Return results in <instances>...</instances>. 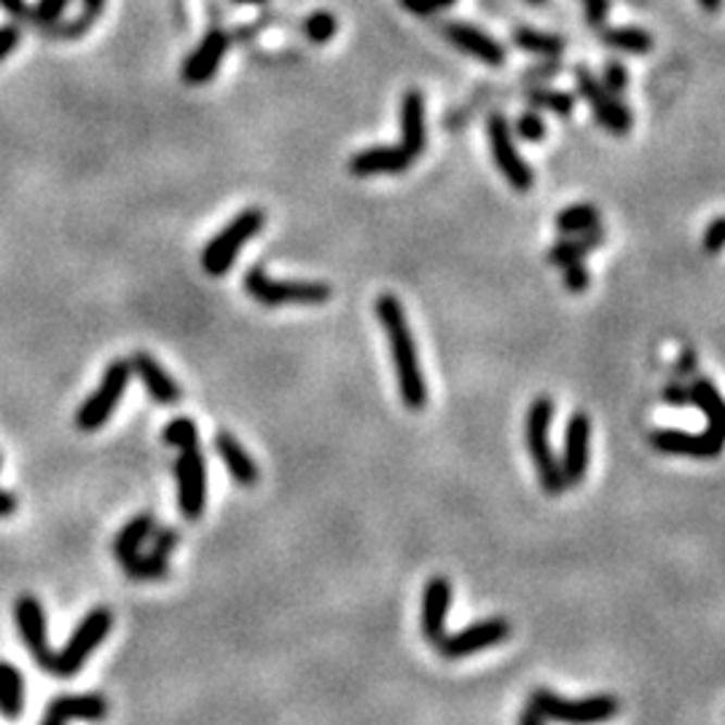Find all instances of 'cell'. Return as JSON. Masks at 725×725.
<instances>
[{
    "label": "cell",
    "mask_w": 725,
    "mask_h": 725,
    "mask_svg": "<svg viewBox=\"0 0 725 725\" xmlns=\"http://www.w3.org/2000/svg\"><path fill=\"white\" fill-rule=\"evenodd\" d=\"M175 482H178V511L188 522H197L208 505V462L199 447L180 449L175 460Z\"/></svg>",
    "instance_id": "9"
},
{
    "label": "cell",
    "mask_w": 725,
    "mask_h": 725,
    "mask_svg": "<svg viewBox=\"0 0 725 725\" xmlns=\"http://www.w3.org/2000/svg\"><path fill=\"white\" fill-rule=\"evenodd\" d=\"M153 527H157V518H153L151 513H137L135 518H129V522L118 529L116 538H113V557H116L118 562H127L129 557L140 553L142 543L151 538Z\"/></svg>",
    "instance_id": "25"
},
{
    "label": "cell",
    "mask_w": 725,
    "mask_h": 725,
    "mask_svg": "<svg viewBox=\"0 0 725 725\" xmlns=\"http://www.w3.org/2000/svg\"><path fill=\"white\" fill-rule=\"evenodd\" d=\"M398 3L403 5V9L409 11V14H414V16H433V14H438V3L436 0H398Z\"/></svg>",
    "instance_id": "44"
},
{
    "label": "cell",
    "mask_w": 725,
    "mask_h": 725,
    "mask_svg": "<svg viewBox=\"0 0 725 725\" xmlns=\"http://www.w3.org/2000/svg\"><path fill=\"white\" fill-rule=\"evenodd\" d=\"M452 580L443 578V575H436V578L427 580L425 591H422V635H425L427 642L436 648L441 642L443 635H447V621H449V610H452Z\"/></svg>",
    "instance_id": "16"
},
{
    "label": "cell",
    "mask_w": 725,
    "mask_h": 725,
    "mask_svg": "<svg viewBox=\"0 0 725 725\" xmlns=\"http://www.w3.org/2000/svg\"><path fill=\"white\" fill-rule=\"evenodd\" d=\"M599 221H602V215H599L597 204L578 202V204H570V208H564L562 213L557 215V228L564 234V237H567V234L591 232L593 226H599Z\"/></svg>",
    "instance_id": "30"
},
{
    "label": "cell",
    "mask_w": 725,
    "mask_h": 725,
    "mask_svg": "<svg viewBox=\"0 0 725 725\" xmlns=\"http://www.w3.org/2000/svg\"><path fill=\"white\" fill-rule=\"evenodd\" d=\"M414 164V157L403 146H371L355 153L347 164L355 178H374V175H401Z\"/></svg>",
    "instance_id": "18"
},
{
    "label": "cell",
    "mask_w": 725,
    "mask_h": 725,
    "mask_svg": "<svg viewBox=\"0 0 725 725\" xmlns=\"http://www.w3.org/2000/svg\"><path fill=\"white\" fill-rule=\"evenodd\" d=\"M527 3H535V5H538V3H546V0H527Z\"/></svg>",
    "instance_id": "53"
},
{
    "label": "cell",
    "mask_w": 725,
    "mask_h": 725,
    "mask_svg": "<svg viewBox=\"0 0 725 725\" xmlns=\"http://www.w3.org/2000/svg\"><path fill=\"white\" fill-rule=\"evenodd\" d=\"M513 43H516L518 49L529 51V54L543 57V60H557L564 51L562 38L553 36V33H540L535 30V27H516V30H513Z\"/></svg>",
    "instance_id": "28"
},
{
    "label": "cell",
    "mask_w": 725,
    "mask_h": 725,
    "mask_svg": "<svg viewBox=\"0 0 725 725\" xmlns=\"http://www.w3.org/2000/svg\"><path fill=\"white\" fill-rule=\"evenodd\" d=\"M602 239H604L602 226H593L591 232L584 234H567V237H562L551 250H548L546 261L551 266H559V270H562V266L573 264V261H584L586 255L599 248Z\"/></svg>",
    "instance_id": "24"
},
{
    "label": "cell",
    "mask_w": 725,
    "mask_h": 725,
    "mask_svg": "<svg viewBox=\"0 0 725 725\" xmlns=\"http://www.w3.org/2000/svg\"><path fill=\"white\" fill-rule=\"evenodd\" d=\"M527 707L538 712L546 723L557 725H604L621 712V701L615 696L599 693L586 696V699H564L546 688L533 690Z\"/></svg>",
    "instance_id": "2"
},
{
    "label": "cell",
    "mask_w": 725,
    "mask_h": 725,
    "mask_svg": "<svg viewBox=\"0 0 725 725\" xmlns=\"http://www.w3.org/2000/svg\"><path fill=\"white\" fill-rule=\"evenodd\" d=\"M557 414V407L548 396H538L527 409V422H524V438H527L529 457L535 462V471H538L540 487L546 495L557 498L564 489L562 471H559V457L551 447V422Z\"/></svg>",
    "instance_id": "3"
},
{
    "label": "cell",
    "mask_w": 725,
    "mask_h": 725,
    "mask_svg": "<svg viewBox=\"0 0 725 725\" xmlns=\"http://www.w3.org/2000/svg\"><path fill=\"white\" fill-rule=\"evenodd\" d=\"M162 441L173 449H191L199 447V430L197 422L191 416H175L173 422H167L162 430Z\"/></svg>",
    "instance_id": "33"
},
{
    "label": "cell",
    "mask_w": 725,
    "mask_h": 725,
    "mask_svg": "<svg viewBox=\"0 0 725 725\" xmlns=\"http://www.w3.org/2000/svg\"><path fill=\"white\" fill-rule=\"evenodd\" d=\"M529 105L543 108V111L557 113V116H570L575 111V95L562 89H548V87H538L527 91Z\"/></svg>",
    "instance_id": "32"
},
{
    "label": "cell",
    "mask_w": 725,
    "mask_h": 725,
    "mask_svg": "<svg viewBox=\"0 0 725 725\" xmlns=\"http://www.w3.org/2000/svg\"><path fill=\"white\" fill-rule=\"evenodd\" d=\"M0 9L16 22H27V14H30V5L27 0H0Z\"/></svg>",
    "instance_id": "45"
},
{
    "label": "cell",
    "mask_w": 725,
    "mask_h": 725,
    "mask_svg": "<svg viewBox=\"0 0 725 725\" xmlns=\"http://www.w3.org/2000/svg\"><path fill=\"white\" fill-rule=\"evenodd\" d=\"M71 0H38L36 5H30V14H27V22L38 27V30H49L51 25H57L62 16V11L67 9Z\"/></svg>",
    "instance_id": "35"
},
{
    "label": "cell",
    "mask_w": 725,
    "mask_h": 725,
    "mask_svg": "<svg viewBox=\"0 0 725 725\" xmlns=\"http://www.w3.org/2000/svg\"><path fill=\"white\" fill-rule=\"evenodd\" d=\"M487 135H489V148H492V159L502 173V178L511 183V188L527 193L535 186V173L527 162L518 153L516 142H513V129L508 124L505 116L492 113L487 122Z\"/></svg>",
    "instance_id": "8"
},
{
    "label": "cell",
    "mask_w": 725,
    "mask_h": 725,
    "mask_svg": "<svg viewBox=\"0 0 725 725\" xmlns=\"http://www.w3.org/2000/svg\"><path fill=\"white\" fill-rule=\"evenodd\" d=\"M401 146L414 159L422 157L427 148L425 97L416 89H409L401 100Z\"/></svg>",
    "instance_id": "22"
},
{
    "label": "cell",
    "mask_w": 725,
    "mask_h": 725,
    "mask_svg": "<svg viewBox=\"0 0 725 725\" xmlns=\"http://www.w3.org/2000/svg\"><path fill=\"white\" fill-rule=\"evenodd\" d=\"M232 3H237V5H259V3H266V0H232Z\"/></svg>",
    "instance_id": "50"
},
{
    "label": "cell",
    "mask_w": 725,
    "mask_h": 725,
    "mask_svg": "<svg viewBox=\"0 0 725 725\" xmlns=\"http://www.w3.org/2000/svg\"><path fill=\"white\" fill-rule=\"evenodd\" d=\"M129 379H133V365H129V361L116 358V361L108 363L100 387H97L95 392H89L87 401L82 403V409H78L76 416H73L78 430L82 433L100 430V427L111 420L113 411L118 409V403H122L124 392H127L129 387Z\"/></svg>",
    "instance_id": "7"
},
{
    "label": "cell",
    "mask_w": 725,
    "mask_h": 725,
    "mask_svg": "<svg viewBox=\"0 0 725 725\" xmlns=\"http://www.w3.org/2000/svg\"><path fill=\"white\" fill-rule=\"evenodd\" d=\"M14 618L27 653L36 659V664L41 666L43 672H51L54 653H51L49 637H46V613L41 599L33 597V593H22L14 602Z\"/></svg>",
    "instance_id": "13"
},
{
    "label": "cell",
    "mask_w": 725,
    "mask_h": 725,
    "mask_svg": "<svg viewBox=\"0 0 725 725\" xmlns=\"http://www.w3.org/2000/svg\"><path fill=\"white\" fill-rule=\"evenodd\" d=\"M562 283L570 293H584L591 285V274L586 270L584 261H573V264L562 266Z\"/></svg>",
    "instance_id": "37"
},
{
    "label": "cell",
    "mask_w": 725,
    "mask_h": 725,
    "mask_svg": "<svg viewBox=\"0 0 725 725\" xmlns=\"http://www.w3.org/2000/svg\"><path fill=\"white\" fill-rule=\"evenodd\" d=\"M699 5L704 11H710V14H717V11H723L725 0H699Z\"/></svg>",
    "instance_id": "49"
},
{
    "label": "cell",
    "mask_w": 725,
    "mask_h": 725,
    "mask_svg": "<svg viewBox=\"0 0 725 725\" xmlns=\"http://www.w3.org/2000/svg\"><path fill=\"white\" fill-rule=\"evenodd\" d=\"M441 33L447 41H452L457 49L465 51V54H471L473 60L484 62V65H492V67L505 65V51H502V46L495 41L492 36H487L484 30H478V27L467 25V22H447V25L441 27Z\"/></svg>",
    "instance_id": "19"
},
{
    "label": "cell",
    "mask_w": 725,
    "mask_h": 725,
    "mask_svg": "<svg viewBox=\"0 0 725 725\" xmlns=\"http://www.w3.org/2000/svg\"><path fill=\"white\" fill-rule=\"evenodd\" d=\"M508 637H511V624L505 618H484L454 632V635H443L436 650L447 661H460L467 659V655L482 653V650L498 648Z\"/></svg>",
    "instance_id": "10"
},
{
    "label": "cell",
    "mask_w": 725,
    "mask_h": 725,
    "mask_svg": "<svg viewBox=\"0 0 725 725\" xmlns=\"http://www.w3.org/2000/svg\"><path fill=\"white\" fill-rule=\"evenodd\" d=\"M518 725H546V721L538 715V712H533L527 707V710H524L522 715H518Z\"/></svg>",
    "instance_id": "48"
},
{
    "label": "cell",
    "mask_w": 725,
    "mask_h": 725,
    "mask_svg": "<svg viewBox=\"0 0 725 725\" xmlns=\"http://www.w3.org/2000/svg\"><path fill=\"white\" fill-rule=\"evenodd\" d=\"M599 82H602V87L608 89L610 95L618 97L621 91L629 87V73H626V67L621 65V62L613 60V62H608V65H604L602 78H599Z\"/></svg>",
    "instance_id": "38"
},
{
    "label": "cell",
    "mask_w": 725,
    "mask_h": 725,
    "mask_svg": "<svg viewBox=\"0 0 725 725\" xmlns=\"http://www.w3.org/2000/svg\"><path fill=\"white\" fill-rule=\"evenodd\" d=\"M228 51V36L224 30H210L208 36L199 41L197 49L186 57L180 65V82L188 87H202L210 84L218 73L221 62H224Z\"/></svg>",
    "instance_id": "15"
},
{
    "label": "cell",
    "mask_w": 725,
    "mask_h": 725,
    "mask_svg": "<svg viewBox=\"0 0 725 725\" xmlns=\"http://www.w3.org/2000/svg\"><path fill=\"white\" fill-rule=\"evenodd\" d=\"M113 629V613L108 608H91L87 615L82 618V624L73 629V635L67 637L65 648L60 653H54L51 661L49 675L57 677H73L76 672H82V666L87 664L89 655L105 642V637Z\"/></svg>",
    "instance_id": "6"
},
{
    "label": "cell",
    "mask_w": 725,
    "mask_h": 725,
    "mask_svg": "<svg viewBox=\"0 0 725 725\" xmlns=\"http://www.w3.org/2000/svg\"><path fill=\"white\" fill-rule=\"evenodd\" d=\"M336 30H339V22H336V16L330 14V11H312L304 20V25H301V33H304L307 41L317 46L328 43L330 38L336 36Z\"/></svg>",
    "instance_id": "34"
},
{
    "label": "cell",
    "mask_w": 725,
    "mask_h": 725,
    "mask_svg": "<svg viewBox=\"0 0 725 725\" xmlns=\"http://www.w3.org/2000/svg\"><path fill=\"white\" fill-rule=\"evenodd\" d=\"M213 447H215V452H218L221 462L226 465V471L232 473V478L239 484V487L248 489V487H255V484H259V478H261L259 465H255L253 454H250L248 449H245L242 443L237 441V436H234V433L221 430L218 436H215Z\"/></svg>",
    "instance_id": "21"
},
{
    "label": "cell",
    "mask_w": 725,
    "mask_h": 725,
    "mask_svg": "<svg viewBox=\"0 0 725 725\" xmlns=\"http://www.w3.org/2000/svg\"><path fill=\"white\" fill-rule=\"evenodd\" d=\"M102 9H105V0H84V14L76 16L67 25H51L49 30H43V36L49 38H62V41H76L84 38L91 30L97 20H100Z\"/></svg>",
    "instance_id": "29"
},
{
    "label": "cell",
    "mask_w": 725,
    "mask_h": 725,
    "mask_svg": "<svg viewBox=\"0 0 725 725\" xmlns=\"http://www.w3.org/2000/svg\"><path fill=\"white\" fill-rule=\"evenodd\" d=\"M111 707H108V699L100 693H65L57 696V699L49 701L43 715L54 717L60 723H100L105 721Z\"/></svg>",
    "instance_id": "20"
},
{
    "label": "cell",
    "mask_w": 725,
    "mask_h": 725,
    "mask_svg": "<svg viewBox=\"0 0 725 725\" xmlns=\"http://www.w3.org/2000/svg\"><path fill=\"white\" fill-rule=\"evenodd\" d=\"M584 3V11H586V22L593 27L602 25L604 20H608V11H610V0H580Z\"/></svg>",
    "instance_id": "43"
},
{
    "label": "cell",
    "mask_w": 725,
    "mask_h": 725,
    "mask_svg": "<svg viewBox=\"0 0 725 725\" xmlns=\"http://www.w3.org/2000/svg\"><path fill=\"white\" fill-rule=\"evenodd\" d=\"M25 710V677L9 661H0V715L16 721Z\"/></svg>",
    "instance_id": "26"
},
{
    "label": "cell",
    "mask_w": 725,
    "mask_h": 725,
    "mask_svg": "<svg viewBox=\"0 0 725 725\" xmlns=\"http://www.w3.org/2000/svg\"><path fill=\"white\" fill-rule=\"evenodd\" d=\"M436 3H438V9H449V5H454L457 0H436Z\"/></svg>",
    "instance_id": "52"
},
{
    "label": "cell",
    "mask_w": 725,
    "mask_h": 725,
    "mask_svg": "<svg viewBox=\"0 0 725 725\" xmlns=\"http://www.w3.org/2000/svg\"><path fill=\"white\" fill-rule=\"evenodd\" d=\"M129 365H133V376L142 382V387H146L153 403H159V407H175V403H180V385L151 352H133Z\"/></svg>",
    "instance_id": "17"
},
{
    "label": "cell",
    "mask_w": 725,
    "mask_h": 725,
    "mask_svg": "<svg viewBox=\"0 0 725 725\" xmlns=\"http://www.w3.org/2000/svg\"><path fill=\"white\" fill-rule=\"evenodd\" d=\"M664 403H670V407H677V409L690 407L688 385H680V382H672V385H666L664 387Z\"/></svg>",
    "instance_id": "42"
},
{
    "label": "cell",
    "mask_w": 725,
    "mask_h": 725,
    "mask_svg": "<svg viewBox=\"0 0 725 725\" xmlns=\"http://www.w3.org/2000/svg\"><path fill=\"white\" fill-rule=\"evenodd\" d=\"M41 725H65V723H60V721H54V717H49V715H43V721Z\"/></svg>",
    "instance_id": "51"
},
{
    "label": "cell",
    "mask_w": 725,
    "mask_h": 725,
    "mask_svg": "<svg viewBox=\"0 0 725 725\" xmlns=\"http://www.w3.org/2000/svg\"><path fill=\"white\" fill-rule=\"evenodd\" d=\"M153 543L151 551L153 553H162V557H170V553L175 551V548H178V540H180V535L175 533L173 527H153V533H151V538H148Z\"/></svg>",
    "instance_id": "40"
},
{
    "label": "cell",
    "mask_w": 725,
    "mask_h": 725,
    "mask_svg": "<svg viewBox=\"0 0 725 725\" xmlns=\"http://www.w3.org/2000/svg\"><path fill=\"white\" fill-rule=\"evenodd\" d=\"M575 84H578L580 97L593 108V116H597L599 127L608 129V133L613 135L629 133L632 124H635L632 111L618 100V97L610 95L591 71H586V67H575Z\"/></svg>",
    "instance_id": "11"
},
{
    "label": "cell",
    "mask_w": 725,
    "mask_h": 725,
    "mask_svg": "<svg viewBox=\"0 0 725 725\" xmlns=\"http://www.w3.org/2000/svg\"><path fill=\"white\" fill-rule=\"evenodd\" d=\"M374 312L387 334V347H390L392 368H396L403 407L409 411H422L427 407V382L425 374H422L420 355H416L414 334H411L409 328L407 310H403L398 296L382 293L379 299H376Z\"/></svg>",
    "instance_id": "1"
},
{
    "label": "cell",
    "mask_w": 725,
    "mask_h": 725,
    "mask_svg": "<svg viewBox=\"0 0 725 725\" xmlns=\"http://www.w3.org/2000/svg\"><path fill=\"white\" fill-rule=\"evenodd\" d=\"M650 447L661 454L693 457V460H712L725 452V438L704 433H685V430H655L650 433Z\"/></svg>",
    "instance_id": "14"
},
{
    "label": "cell",
    "mask_w": 725,
    "mask_h": 725,
    "mask_svg": "<svg viewBox=\"0 0 725 725\" xmlns=\"http://www.w3.org/2000/svg\"><path fill=\"white\" fill-rule=\"evenodd\" d=\"M14 513H16V498L11 492H5V489H0V518L14 516Z\"/></svg>",
    "instance_id": "46"
},
{
    "label": "cell",
    "mask_w": 725,
    "mask_h": 725,
    "mask_svg": "<svg viewBox=\"0 0 725 725\" xmlns=\"http://www.w3.org/2000/svg\"><path fill=\"white\" fill-rule=\"evenodd\" d=\"M22 41V27L16 22H9V25H0V62L5 57H11V51L16 49Z\"/></svg>",
    "instance_id": "41"
},
{
    "label": "cell",
    "mask_w": 725,
    "mask_h": 725,
    "mask_svg": "<svg viewBox=\"0 0 725 725\" xmlns=\"http://www.w3.org/2000/svg\"><path fill=\"white\" fill-rule=\"evenodd\" d=\"M688 390L690 407H696L707 416V430H710L712 436L725 438V398L721 396V390H717L707 376H693Z\"/></svg>",
    "instance_id": "23"
},
{
    "label": "cell",
    "mask_w": 725,
    "mask_h": 725,
    "mask_svg": "<svg viewBox=\"0 0 725 725\" xmlns=\"http://www.w3.org/2000/svg\"><path fill=\"white\" fill-rule=\"evenodd\" d=\"M0 467H3V457H0Z\"/></svg>",
    "instance_id": "54"
},
{
    "label": "cell",
    "mask_w": 725,
    "mask_h": 725,
    "mask_svg": "<svg viewBox=\"0 0 725 725\" xmlns=\"http://www.w3.org/2000/svg\"><path fill=\"white\" fill-rule=\"evenodd\" d=\"M546 133H548L546 122L540 118V113H535V111L518 113L516 124H513V135L524 142H540L546 137Z\"/></svg>",
    "instance_id": "36"
},
{
    "label": "cell",
    "mask_w": 725,
    "mask_h": 725,
    "mask_svg": "<svg viewBox=\"0 0 725 725\" xmlns=\"http://www.w3.org/2000/svg\"><path fill=\"white\" fill-rule=\"evenodd\" d=\"M266 224V213L261 208H245L242 213L234 215L228 224L204 245L202 250V270L210 277H224L232 272L234 261H237L239 250L259 237V232Z\"/></svg>",
    "instance_id": "4"
},
{
    "label": "cell",
    "mask_w": 725,
    "mask_h": 725,
    "mask_svg": "<svg viewBox=\"0 0 725 725\" xmlns=\"http://www.w3.org/2000/svg\"><path fill=\"white\" fill-rule=\"evenodd\" d=\"M591 460V420L584 411H575L564 427L562 457H559V471H562L564 487L573 489L589 473Z\"/></svg>",
    "instance_id": "12"
},
{
    "label": "cell",
    "mask_w": 725,
    "mask_h": 725,
    "mask_svg": "<svg viewBox=\"0 0 725 725\" xmlns=\"http://www.w3.org/2000/svg\"><path fill=\"white\" fill-rule=\"evenodd\" d=\"M704 253L707 255H717L725 250V215H717V218L710 221V226L704 228Z\"/></svg>",
    "instance_id": "39"
},
{
    "label": "cell",
    "mask_w": 725,
    "mask_h": 725,
    "mask_svg": "<svg viewBox=\"0 0 725 725\" xmlns=\"http://www.w3.org/2000/svg\"><path fill=\"white\" fill-rule=\"evenodd\" d=\"M124 564V573H127V578L133 580H159V578H167L170 573V557H162V553H135V557H129Z\"/></svg>",
    "instance_id": "31"
},
{
    "label": "cell",
    "mask_w": 725,
    "mask_h": 725,
    "mask_svg": "<svg viewBox=\"0 0 725 725\" xmlns=\"http://www.w3.org/2000/svg\"><path fill=\"white\" fill-rule=\"evenodd\" d=\"M675 371L680 376H693L696 374V355H693V352H683L680 363H677Z\"/></svg>",
    "instance_id": "47"
},
{
    "label": "cell",
    "mask_w": 725,
    "mask_h": 725,
    "mask_svg": "<svg viewBox=\"0 0 725 725\" xmlns=\"http://www.w3.org/2000/svg\"><path fill=\"white\" fill-rule=\"evenodd\" d=\"M604 46L615 51H626V54H648L653 49V36L642 27H608L599 33Z\"/></svg>",
    "instance_id": "27"
},
{
    "label": "cell",
    "mask_w": 725,
    "mask_h": 725,
    "mask_svg": "<svg viewBox=\"0 0 725 725\" xmlns=\"http://www.w3.org/2000/svg\"><path fill=\"white\" fill-rule=\"evenodd\" d=\"M245 290L250 299L259 301L261 307H317L330 301L334 290L325 283H310V279H274L264 272V266H253L245 274Z\"/></svg>",
    "instance_id": "5"
}]
</instances>
